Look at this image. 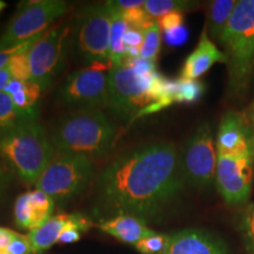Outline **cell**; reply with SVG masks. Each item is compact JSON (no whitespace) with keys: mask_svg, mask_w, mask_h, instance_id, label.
<instances>
[{"mask_svg":"<svg viewBox=\"0 0 254 254\" xmlns=\"http://www.w3.org/2000/svg\"><path fill=\"white\" fill-rule=\"evenodd\" d=\"M112 11L109 4L90 5L77 14L73 28V46L87 66L103 64L111 67L110 39Z\"/></svg>","mask_w":254,"mask_h":254,"instance_id":"52a82bcc","label":"cell"},{"mask_svg":"<svg viewBox=\"0 0 254 254\" xmlns=\"http://www.w3.org/2000/svg\"><path fill=\"white\" fill-rule=\"evenodd\" d=\"M109 4V1H107ZM112 11V25H111V39H110V64L111 68L123 65L126 60V47L124 44L128 25L124 20L122 13L118 9L112 7L109 4Z\"/></svg>","mask_w":254,"mask_h":254,"instance_id":"44dd1931","label":"cell"},{"mask_svg":"<svg viewBox=\"0 0 254 254\" xmlns=\"http://www.w3.org/2000/svg\"><path fill=\"white\" fill-rule=\"evenodd\" d=\"M69 220V214H58L27 234L33 254H41L58 243L60 234Z\"/></svg>","mask_w":254,"mask_h":254,"instance_id":"ac0fdd59","label":"cell"},{"mask_svg":"<svg viewBox=\"0 0 254 254\" xmlns=\"http://www.w3.org/2000/svg\"><path fill=\"white\" fill-rule=\"evenodd\" d=\"M41 37V34L39 36H37L36 38H33V39L26 41V43L23 44V45H19L17 47H13V49H8V50H4V51H0V69L2 67H5V66H7V64L9 62V59H11V57L15 55V53L19 52L21 49H24L25 46H27L28 44L33 43V41H36L37 39H39Z\"/></svg>","mask_w":254,"mask_h":254,"instance_id":"836d02e7","label":"cell"},{"mask_svg":"<svg viewBox=\"0 0 254 254\" xmlns=\"http://www.w3.org/2000/svg\"><path fill=\"white\" fill-rule=\"evenodd\" d=\"M237 4L236 0H215L211 2L206 25L211 39L220 40Z\"/></svg>","mask_w":254,"mask_h":254,"instance_id":"ffe728a7","label":"cell"},{"mask_svg":"<svg viewBox=\"0 0 254 254\" xmlns=\"http://www.w3.org/2000/svg\"><path fill=\"white\" fill-rule=\"evenodd\" d=\"M37 118L38 110L31 111V112L19 110L7 93L0 92V135L20 124Z\"/></svg>","mask_w":254,"mask_h":254,"instance_id":"7402d4cb","label":"cell"},{"mask_svg":"<svg viewBox=\"0 0 254 254\" xmlns=\"http://www.w3.org/2000/svg\"><path fill=\"white\" fill-rule=\"evenodd\" d=\"M116 128L100 110H75L55 124L50 139L57 153L93 160L109 153Z\"/></svg>","mask_w":254,"mask_h":254,"instance_id":"7a4b0ae2","label":"cell"},{"mask_svg":"<svg viewBox=\"0 0 254 254\" xmlns=\"http://www.w3.org/2000/svg\"><path fill=\"white\" fill-rule=\"evenodd\" d=\"M218 154L228 157H251L254 158L249 128L243 113L228 111L222 117L219 125L217 141Z\"/></svg>","mask_w":254,"mask_h":254,"instance_id":"4fadbf2b","label":"cell"},{"mask_svg":"<svg viewBox=\"0 0 254 254\" xmlns=\"http://www.w3.org/2000/svg\"><path fill=\"white\" fill-rule=\"evenodd\" d=\"M205 92V86L201 81L192 80L180 77L178 79V88L174 101L176 104H193L198 101Z\"/></svg>","mask_w":254,"mask_h":254,"instance_id":"d4e9b609","label":"cell"},{"mask_svg":"<svg viewBox=\"0 0 254 254\" xmlns=\"http://www.w3.org/2000/svg\"><path fill=\"white\" fill-rule=\"evenodd\" d=\"M9 183H11V177L4 167L0 166V198L6 193Z\"/></svg>","mask_w":254,"mask_h":254,"instance_id":"8d00e7d4","label":"cell"},{"mask_svg":"<svg viewBox=\"0 0 254 254\" xmlns=\"http://www.w3.org/2000/svg\"><path fill=\"white\" fill-rule=\"evenodd\" d=\"M163 254H228V250L213 234L198 228H186L170 234Z\"/></svg>","mask_w":254,"mask_h":254,"instance_id":"9a60e30c","label":"cell"},{"mask_svg":"<svg viewBox=\"0 0 254 254\" xmlns=\"http://www.w3.org/2000/svg\"><path fill=\"white\" fill-rule=\"evenodd\" d=\"M157 24L161 31L167 32L184 25V14L182 12H173L157 19Z\"/></svg>","mask_w":254,"mask_h":254,"instance_id":"4dcf8cb0","label":"cell"},{"mask_svg":"<svg viewBox=\"0 0 254 254\" xmlns=\"http://www.w3.org/2000/svg\"><path fill=\"white\" fill-rule=\"evenodd\" d=\"M12 80V75H11V72H9V69L7 66H5V67H2L0 69V92H4L6 86L8 85V82Z\"/></svg>","mask_w":254,"mask_h":254,"instance_id":"74e56055","label":"cell"},{"mask_svg":"<svg viewBox=\"0 0 254 254\" xmlns=\"http://www.w3.org/2000/svg\"><path fill=\"white\" fill-rule=\"evenodd\" d=\"M55 200L40 190L19 195L14 204V221L20 228L33 231L53 217Z\"/></svg>","mask_w":254,"mask_h":254,"instance_id":"5bb4252c","label":"cell"},{"mask_svg":"<svg viewBox=\"0 0 254 254\" xmlns=\"http://www.w3.org/2000/svg\"><path fill=\"white\" fill-rule=\"evenodd\" d=\"M69 26L56 25L41 34L27 51L31 68L30 81L39 85L41 91L49 90L63 71L67 55Z\"/></svg>","mask_w":254,"mask_h":254,"instance_id":"9c48e42d","label":"cell"},{"mask_svg":"<svg viewBox=\"0 0 254 254\" xmlns=\"http://www.w3.org/2000/svg\"><path fill=\"white\" fill-rule=\"evenodd\" d=\"M180 160L186 184L201 190L214 185L218 152L208 123H202L187 139L180 152Z\"/></svg>","mask_w":254,"mask_h":254,"instance_id":"30bf717a","label":"cell"},{"mask_svg":"<svg viewBox=\"0 0 254 254\" xmlns=\"http://www.w3.org/2000/svg\"><path fill=\"white\" fill-rule=\"evenodd\" d=\"M161 46V30L155 21L150 28L145 31L144 43L140 50V58L155 63L158 59Z\"/></svg>","mask_w":254,"mask_h":254,"instance_id":"4316f807","label":"cell"},{"mask_svg":"<svg viewBox=\"0 0 254 254\" xmlns=\"http://www.w3.org/2000/svg\"><path fill=\"white\" fill-rule=\"evenodd\" d=\"M93 177L94 166L90 159L56 152L37 180L36 187L63 205L81 194Z\"/></svg>","mask_w":254,"mask_h":254,"instance_id":"8992f818","label":"cell"},{"mask_svg":"<svg viewBox=\"0 0 254 254\" xmlns=\"http://www.w3.org/2000/svg\"><path fill=\"white\" fill-rule=\"evenodd\" d=\"M145 1H140V0H117V1H109L111 6L114 8L119 9V11H126V9L134 8V7H141L144 6Z\"/></svg>","mask_w":254,"mask_h":254,"instance_id":"d590c367","label":"cell"},{"mask_svg":"<svg viewBox=\"0 0 254 254\" xmlns=\"http://www.w3.org/2000/svg\"><path fill=\"white\" fill-rule=\"evenodd\" d=\"M164 38L167 45L172 47L182 46L186 43L187 38H189V31L183 25V26L174 28V30L164 32Z\"/></svg>","mask_w":254,"mask_h":254,"instance_id":"1f68e13d","label":"cell"},{"mask_svg":"<svg viewBox=\"0 0 254 254\" xmlns=\"http://www.w3.org/2000/svg\"><path fill=\"white\" fill-rule=\"evenodd\" d=\"M36 41L28 44L27 46H25L24 49H21L19 52L11 57V59H9V62L7 64V67L9 69V72H11L12 79H17V80L23 81H27L31 79V68L30 62H28L27 51L30 50V47L33 45Z\"/></svg>","mask_w":254,"mask_h":254,"instance_id":"484cf974","label":"cell"},{"mask_svg":"<svg viewBox=\"0 0 254 254\" xmlns=\"http://www.w3.org/2000/svg\"><path fill=\"white\" fill-rule=\"evenodd\" d=\"M68 5L62 0H40L18 6L17 13L0 36V51L23 45L46 32L51 24L67 12Z\"/></svg>","mask_w":254,"mask_h":254,"instance_id":"ba28073f","label":"cell"},{"mask_svg":"<svg viewBox=\"0 0 254 254\" xmlns=\"http://www.w3.org/2000/svg\"><path fill=\"white\" fill-rule=\"evenodd\" d=\"M170 234H159L155 232L152 236L138 241L134 247L141 254H163L166 250Z\"/></svg>","mask_w":254,"mask_h":254,"instance_id":"83f0119b","label":"cell"},{"mask_svg":"<svg viewBox=\"0 0 254 254\" xmlns=\"http://www.w3.org/2000/svg\"><path fill=\"white\" fill-rule=\"evenodd\" d=\"M124 64H126L129 68H132L133 72L140 75V77H148V75L157 72L155 63L151 62V60L140 58V57L134 59H126Z\"/></svg>","mask_w":254,"mask_h":254,"instance_id":"f1b7e54d","label":"cell"},{"mask_svg":"<svg viewBox=\"0 0 254 254\" xmlns=\"http://www.w3.org/2000/svg\"><path fill=\"white\" fill-rule=\"evenodd\" d=\"M185 185L176 145H142L117 158L100 173L94 214L101 220L117 215L158 220L179 201Z\"/></svg>","mask_w":254,"mask_h":254,"instance_id":"6da1fadb","label":"cell"},{"mask_svg":"<svg viewBox=\"0 0 254 254\" xmlns=\"http://www.w3.org/2000/svg\"><path fill=\"white\" fill-rule=\"evenodd\" d=\"M194 5L190 1H178V0H148L144 2V9L151 18H160L173 12H182Z\"/></svg>","mask_w":254,"mask_h":254,"instance_id":"cb8c5ba5","label":"cell"},{"mask_svg":"<svg viewBox=\"0 0 254 254\" xmlns=\"http://www.w3.org/2000/svg\"><path fill=\"white\" fill-rule=\"evenodd\" d=\"M254 158L218 154L215 186L230 206L247 205L252 192Z\"/></svg>","mask_w":254,"mask_h":254,"instance_id":"7c38bea8","label":"cell"},{"mask_svg":"<svg viewBox=\"0 0 254 254\" xmlns=\"http://www.w3.org/2000/svg\"><path fill=\"white\" fill-rule=\"evenodd\" d=\"M55 153L50 136L38 119L0 135V158L27 185H36Z\"/></svg>","mask_w":254,"mask_h":254,"instance_id":"3957f363","label":"cell"},{"mask_svg":"<svg viewBox=\"0 0 254 254\" xmlns=\"http://www.w3.org/2000/svg\"><path fill=\"white\" fill-rule=\"evenodd\" d=\"M4 92L12 98V101L19 110L25 111V112L38 110V100H39L40 94L43 93L39 85L30 80L23 81L17 80V79H12Z\"/></svg>","mask_w":254,"mask_h":254,"instance_id":"d6986e66","label":"cell"},{"mask_svg":"<svg viewBox=\"0 0 254 254\" xmlns=\"http://www.w3.org/2000/svg\"><path fill=\"white\" fill-rule=\"evenodd\" d=\"M0 254H4V253H2V252H0Z\"/></svg>","mask_w":254,"mask_h":254,"instance_id":"ab89813d","label":"cell"},{"mask_svg":"<svg viewBox=\"0 0 254 254\" xmlns=\"http://www.w3.org/2000/svg\"><path fill=\"white\" fill-rule=\"evenodd\" d=\"M238 230L247 254H254V202L247 204L240 212Z\"/></svg>","mask_w":254,"mask_h":254,"instance_id":"603a6c76","label":"cell"},{"mask_svg":"<svg viewBox=\"0 0 254 254\" xmlns=\"http://www.w3.org/2000/svg\"><path fill=\"white\" fill-rule=\"evenodd\" d=\"M97 227L116 239L132 245L155 233V231L146 225V221L132 215H117L100 220Z\"/></svg>","mask_w":254,"mask_h":254,"instance_id":"e0dca14e","label":"cell"},{"mask_svg":"<svg viewBox=\"0 0 254 254\" xmlns=\"http://www.w3.org/2000/svg\"><path fill=\"white\" fill-rule=\"evenodd\" d=\"M111 69L103 64L87 66L69 74L58 91L63 105L77 110H98L107 106L109 78L104 71Z\"/></svg>","mask_w":254,"mask_h":254,"instance_id":"8fae6325","label":"cell"},{"mask_svg":"<svg viewBox=\"0 0 254 254\" xmlns=\"http://www.w3.org/2000/svg\"><path fill=\"white\" fill-rule=\"evenodd\" d=\"M244 118H245V123L249 128L250 136H251V144H252V150L254 154V101L250 105L249 109L245 112H243Z\"/></svg>","mask_w":254,"mask_h":254,"instance_id":"e575fe53","label":"cell"},{"mask_svg":"<svg viewBox=\"0 0 254 254\" xmlns=\"http://www.w3.org/2000/svg\"><path fill=\"white\" fill-rule=\"evenodd\" d=\"M109 78L107 107L123 120L140 118L141 113L165 98L166 78L159 72L140 77L126 64L112 67Z\"/></svg>","mask_w":254,"mask_h":254,"instance_id":"5b68a950","label":"cell"},{"mask_svg":"<svg viewBox=\"0 0 254 254\" xmlns=\"http://www.w3.org/2000/svg\"><path fill=\"white\" fill-rule=\"evenodd\" d=\"M145 31L139 30L135 27L127 28L125 36H124V44H125L126 49H140L144 43Z\"/></svg>","mask_w":254,"mask_h":254,"instance_id":"d6a6232c","label":"cell"},{"mask_svg":"<svg viewBox=\"0 0 254 254\" xmlns=\"http://www.w3.org/2000/svg\"><path fill=\"white\" fill-rule=\"evenodd\" d=\"M6 254H33L28 237L15 232L13 239L6 249Z\"/></svg>","mask_w":254,"mask_h":254,"instance_id":"f546056e","label":"cell"},{"mask_svg":"<svg viewBox=\"0 0 254 254\" xmlns=\"http://www.w3.org/2000/svg\"><path fill=\"white\" fill-rule=\"evenodd\" d=\"M5 6H6L5 2H4V1H1V0H0V12H1L2 9L5 8Z\"/></svg>","mask_w":254,"mask_h":254,"instance_id":"f35d334b","label":"cell"},{"mask_svg":"<svg viewBox=\"0 0 254 254\" xmlns=\"http://www.w3.org/2000/svg\"><path fill=\"white\" fill-rule=\"evenodd\" d=\"M227 57L228 92L245 94L254 72V0H240L219 40Z\"/></svg>","mask_w":254,"mask_h":254,"instance_id":"277c9868","label":"cell"},{"mask_svg":"<svg viewBox=\"0 0 254 254\" xmlns=\"http://www.w3.org/2000/svg\"><path fill=\"white\" fill-rule=\"evenodd\" d=\"M217 63L227 64V57L212 41L208 36L207 27L205 26L198 45L185 60L182 69V78L196 80Z\"/></svg>","mask_w":254,"mask_h":254,"instance_id":"2e32d148","label":"cell"}]
</instances>
